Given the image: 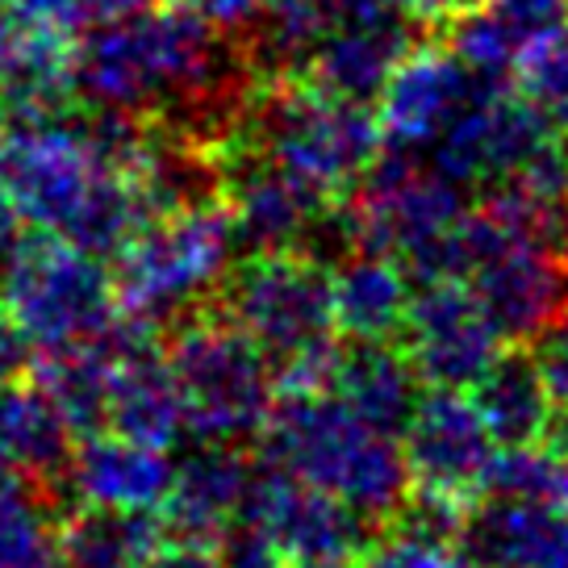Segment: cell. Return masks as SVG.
<instances>
[{
  "mask_svg": "<svg viewBox=\"0 0 568 568\" xmlns=\"http://www.w3.org/2000/svg\"><path fill=\"white\" fill-rule=\"evenodd\" d=\"M142 142L146 122L101 109H89L84 118L63 109L4 113L0 189L26 226L118 260L151 222L134 184Z\"/></svg>",
  "mask_w": 568,
  "mask_h": 568,
  "instance_id": "1",
  "label": "cell"
},
{
  "mask_svg": "<svg viewBox=\"0 0 568 568\" xmlns=\"http://www.w3.org/2000/svg\"><path fill=\"white\" fill-rule=\"evenodd\" d=\"M213 305L264 347L281 393L335 389V272L297 251H260L231 267Z\"/></svg>",
  "mask_w": 568,
  "mask_h": 568,
  "instance_id": "2",
  "label": "cell"
},
{
  "mask_svg": "<svg viewBox=\"0 0 568 568\" xmlns=\"http://www.w3.org/2000/svg\"><path fill=\"white\" fill-rule=\"evenodd\" d=\"M264 460L343 497L385 527L414 489L406 447L381 435L338 393H284L264 426Z\"/></svg>",
  "mask_w": 568,
  "mask_h": 568,
  "instance_id": "3",
  "label": "cell"
},
{
  "mask_svg": "<svg viewBox=\"0 0 568 568\" xmlns=\"http://www.w3.org/2000/svg\"><path fill=\"white\" fill-rule=\"evenodd\" d=\"M239 251L243 243L226 205L151 217L118 255V302L168 335L176 322L213 305Z\"/></svg>",
  "mask_w": 568,
  "mask_h": 568,
  "instance_id": "4",
  "label": "cell"
},
{
  "mask_svg": "<svg viewBox=\"0 0 568 568\" xmlns=\"http://www.w3.org/2000/svg\"><path fill=\"white\" fill-rule=\"evenodd\" d=\"M168 364L184 393L189 435L251 444L272 418L276 373L255 338L217 305H205L168 331Z\"/></svg>",
  "mask_w": 568,
  "mask_h": 568,
  "instance_id": "5",
  "label": "cell"
},
{
  "mask_svg": "<svg viewBox=\"0 0 568 568\" xmlns=\"http://www.w3.org/2000/svg\"><path fill=\"white\" fill-rule=\"evenodd\" d=\"M239 139L255 142L272 160L318 184L322 193H352L385 151L376 105L338 97L318 84H267Z\"/></svg>",
  "mask_w": 568,
  "mask_h": 568,
  "instance_id": "6",
  "label": "cell"
},
{
  "mask_svg": "<svg viewBox=\"0 0 568 568\" xmlns=\"http://www.w3.org/2000/svg\"><path fill=\"white\" fill-rule=\"evenodd\" d=\"M0 302L42 352L97 343L122 314L118 281L101 255L42 231L13 255L0 281Z\"/></svg>",
  "mask_w": 568,
  "mask_h": 568,
  "instance_id": "7",
  "label": "cell"
},
{
  "mask_svg": "<svg viewBox=\"0 0 568 568\" xmlns=\"http://www.w3.org/2000/svg\"><path fill=\"white\" fill-rule=\"evenodd\" d=\"M243 518L276 544L284 568H368L381 527L343 497L260 460Z\"/></svg>",
  "mask_w": 568,
  "mask_h": 568,
  "instance_id": "8",
  "label": "cell"
},
{
  "mask_svg": "<svg viewBox=\"0 0 568 568\" xmlns=\"http://www.w3.org/2000/svg\"><path fill=\"white\" fill-rule=\"evenodd\" d=\"M352 210L368 251L409 260L430 239L452 231L468 213V189L444 176L426 155L385 146L381 160L352 189Z\"/></svg>",
  "mask_w": 568,
  "mask_h": 568,
  "instance_id": "9",
  "label": "cell"
},
{
  "mask_svg": "<svg viewBox=\"0 0 568 568\" xmlns=\"http://www.w3.org/2000/svg\"><path fill=\"white\" fill-rule=\"evenodd\" d=\"M75 0H9L0 9V109L47 113L75 97Z\"/></svg>",
  "mask_w": 568,
  "mask_h": 568,
  "instance_id": "10",
  "label": "cell"
},
{
  "mask_svg": "<svg viewBox=\"0 0 568 568\" xmlns=\"http://www.w3.org/2000/svg\"><path fill=\"white\" fill-rule=\"evenodd\" d=\"M556 139L565 134H556L518 97L515 84H485L460 118L435 139L426 160L464 189H494Z\"/></svg>",
  "mask_w": 568,
  "mask_h": 568,
  "instance_id": "11",
  "label": "cell"
},
{
  "mask_svg": "<svg viewBox=\"0 0 568 568\" xmlns=\"http://www.w3.org/2000/svg\"><path fill=\"white\" fill-rule=\"evenodd\" d=\"M217 163H222V205L231 210L247 255L297 251L305 226L335 201L247 139L226 142L217 151Z\"/></svg>",
  "mask_w": 568,
  "mask_h": 568,
  "instance_id": "12",
  "label": "cell"
},
{
  "mask_svg": "<svg viewBox=\"0 0 568 568\" xmlns=\"http://www.w3.org/2000/svg\"><path fill=\"white\" fill-rule=\"evenodd\" d=\"M402 338L430 389H473L506 343L468 281L414 284Z\"/></svg>",
  "mask_w": 568,
  "mask_h": 568,
  "instance_id": "13",
  "label": "cell"
},
{
  "mask_svg": "<svg viewBox=\"0 0 568 568\" xmlns=\"http://www.w3.org/2000/svg\"><path fill=\"white\" fill-rule=\"evenodd\" d=\"M418 47V21L385 0H335L318 54L310 63V84L376 105L389 75Z\"/></svg>",
  "mask_w": 568,
  "mask_h": 568,
  "instance_id": "14",
  "label": "cell"
},
{
  "mask_svg": "<svg viewBox=\"0 0 568 568\" xmlns=\"http://www.w3.org/2000/svg\"><path fill=\"white\" fill-rule=\"evenodd\" d=\"M485 84H494V80H480L447 42L444 47H414L402 59V68L389 75L385 92L376 97L385 146L426 155Z\"/></svg>",
  "mask_w": 568,
  "mask_h": 568,
  "instance_id": "15",
  "label": "cell"
},
{
  "mask_svg": "<svg viewBox=\"0 0 568 568\" xmlns=\"http://www.w3.org/2000/svg\"><path fill=\"white\" fill-rule=\"evenodd\" d=\"M402 447L418 489L460 501L485 494V477L497 456L494 435L464 389H426L414 423L402 435Z\"/></svg>",
  "mask_w": 568,
  "mask_h": 568,
  "instance_id": "16",
  "label": "cell"
},
{
  "mask_svg": "<svg viewBox=\"0 0 568 568\" xmlns=\"http://www.w3.org/2000/svg\"><path fill=\"white\" fill-rule=\"evenodd\" d=\"M473 293L506 343H531L568 310V255L527 234L510 239L473 272Z\"/></svg>",
  "mask_w": 568,
  "mask_h": 568,
  "instance_id": "17",
  "label": "cell"
},
{
  "mask_svg": "<svg viewBox=\"0 0 568 568\" xmlns=\"http://www.w3.org/2000/svg\"><path fill=\"white\" fill-rule=\"evenodd\" d=\"M255 460L243 444L226 439H196L176 460V480L163 501V518L176 544L217 548L222 535L243 518Z\"/></svg>",
  "mask_w": 568,
  "mask_h": 568,
  "instance_id": "18",
  "label": "cell"
},
{
  "mask_svg": "<svg viewBox=\"0 0 568 568\" xmlns=\"http://www.w3.org/2000/svg\"><path fill=\"white\" fill-rule=\"evenodd\" d=\"M176 480V460L163 447L139 444L125 435H84L68 468V494L84 506L118 510H163Z\"/></svg>",
  "mask_w": 568,
  "mask_h": 568,
  "instance_id": "19",
  "label": "cell"
},
{
  "mask_svg": "<svg viewBox=\"0 0 568 568\" xmlns=\"http://www.w3.org/2000/svg\"><path fill=\"white\" fill-rule=\"evenodd\" d=\"M568 21V0H468L447 18V47L480 80L510 84L531 42Z\"/></svg>",
  "mask_w": 568,
  "mask_h": 568,
  "instance_id": "20",
  "label": "cell"
},
{
  "mask_svg": "<svg viewBox=\"0 0 568 568\" xmlns=\"http://www.w3.org/2000/svg\"><path fill=\"white\" fill-rule=\"evenodd\" d=\"M426 389L430 385L414 368L406 347H397V338H347L343 343L335 393L381 435H393V439L406 435Z\"/></svg>",
  "mask_w": 568,
  "mask_h": 568,
  "instance_id": "21",
  "label": "cell"
},
{
  "mask_svg": "<svg viewBox=\"0 0 568 568\" xmlns=\"http://www.w3.org/2000/svg\"><path fill=\"white\" fill-rule=\"evenodd\" d=\"M71 456V426L47 402V393L38 385L21 389L18 381H0V473L30 477L59 497Z\"/></svg>",
  "mask_w": 568,
  "mask_h": 568,
  "instance_id": "22",
  "label": "cell"
},
{
  "mask_svg": "<svg viewBox=\"0 0 568 568\" xmlns=\"http://www.w3.org/2000/svg\"><path fill=\"white\" fill-rule=\"evenodd\" d=\"M473 406L485 418L497 447H527L548 439L556 397L544 385L535 355L510 347V352H497V359L473 385Z\"/></svg>",
  "mask_w": 568,
  "mask_h": 568,
  "instance_id": "23",
  "label": "cell"
},
{
  "mask_svg": "<svg viewBox=\"0 0 568 568\" xmlns=\"http://www.w3.org/2000/svg\"><path fill=\"white\" fill-rule=\"evenodd\" d=\"M163 510H118V506H80L59 523L63 568H139L168 548Z\"/></svg>",
  "mask_w": 568,
  "mask_h": 568,
  "instance_id": "24",
  "label": "cell"
},
{
  "mask_svg": "<svg viewBox=\"0 0 568 568\" xmlns=\"http://www.w3.org/2000/svg\"><path fill=\"white\" fill-rule=\"evenodd\" d=\"M414 281L402 260L359 251L335 272V322L347 338H402Z\"/></svg>",
  "mask_w": 568,
  "mask_h": 568,
  "instance_id": "25",
  "label": "cell"
},
{
  "mask_svg": "<svg viewBox=\"0 0 568 568\" xmlns=\"http://www.w3.org/2000/svg\"><path fill=\"white\" fill-rule=\"evenodd\" d=\"M34 385L47 393L75 435H101L113 418V385H118V355L105 343H80L42 352L34 359Z\"/></svg>",
  "mask_w": 568,
  "mask_h": 568,
  "instance_id": "26",
  "label": "cell"
},
{
  "mask_svg": "<svg viewBox=\"0 0 568 568\" xmlns=\"http://www.w3.org/2000/svg\"><path fill=\"white\" fill-rule=\"evenodd\" d=\"M59 497L18 473H0V568H63Z\"/></svg>",
  "mask_w": 568,
  "mask_h": 568,
  "instance_id": "27",
  "label": "cell"
},
{
  "mask_svg": "<svg viewBox=\"0 0 568 568\" xmlns=\"http://www.w3.org/2000/svg\"><path fill=\"white\" fill-rule=\"evenodd\" d=\"M510 84L556 134L568 139V21L527 47Z\"/></svg>",
  "mask_w": 568,
  "mask_h": 568,
  "instance_id": "28",
  "label": "cell"
},
{
  "mask_svg": "<svg viewBox=\"0 0 568 568\" xmlns=\"http://www.w3.org/2000/svg\"><path fill=\"white\" fill-rule=\"evenodd\" d=\"M485 494L568 506V460L556 456L548 444L501 447L494 456V464H489Z\"/></svg>",
  "mask_w": 568,
  "mask_h": 568,
  "instance_id": "29",
  "label": "cell"
},
{
  "mask_svg": "<svg viewBox=\"0 0 568 568\" xmlns=\"http://www.w3.org/2000/svg\"><path fill=\"white\" fill-rule=\"evenodd\" d=\"M213 556H217V568H284L276 544L247 518H239L231 531L222 535Z\"/></svg>",
  "mask_w": 568,
  "mask_h": 568,
  "instance_id": "30",
  "label": "cell"
},
{
  "mask_svg": "<svg viewBox=\"0 0 568 568\" xmlns=\"http://www.w3.org/2000/svg\"><path fill=\"white\" fill-rule=\"evenodd\" d=\"M531 355L556 406H568V310L531 338Z\"/></svg>",
  "mask_w": 568,
  "mask_h": 568,
  "instance_id": "31",
  "label": "cell"
},
{
  "mask_svg": "<svg viewBox=\"0 0 568 568\" xmlns=\"http://www.w3.org/2000/svg\"><path fill=\"white\" fill-rule=\"evenodd\" d=\"M26 373H34V338L0 302V381H21Z\"/></svg>",
  "mask_w": 568,
  "mask_h": 568,
  "instance_id": "32",
  "label": "cell"
},
{
  "mask_svg": "<svg viewBox=\"0 0 568 568\" xmlns=\"http://www.w3.org/2000/svg\"><path fill=\"white\" fill-rule=\"evenodd\" d=\"M172 4L189 9L201 21H210V26L231 34V30H247L251 21L264 13L267 0H172Z\"/></svg>",
  "mask_w": 568,
  "mask_h": 568,
  "instance_id": "33",
  "label": "cell"
},
{
  "mask_svg": "<svg viewBox=\"0 0 568 568\" xmlns=\"http://www.w3.org/2000/svg\"><path fill=\"white\" fill-rule=\"evenodd\" d=\"M26 217L18 213V205L4 196V189H0V281H4V272H9V264H13V255L21 251V243H26Z\"/></svg>",
  "mask_w": 568,
  "mask_h": 568,
  "instance_id": "34",
  "label": "cell"
},
{
  "mask_svg": "<svg viewBox=\"0 0 568 568\" xmlns=\"http://www.w3.org/2000/svg\"><path fill=\"white\" fill-rule=\"evenodd\" d=\"M139 568H217V556H213V548H196V544H168V548H160L146 565Z\"/></svg>",
  "mask_w": 568,
  "mask_h": 568,
  "instance_id": "35",
  "label": "cell"
},
{
  "mask_svg": "<svg viewBox=\"0 0 568 568\" xmlns=\"http://www.w3.org/2000/svg\"><path fill=\"white\" fill-rule=\"evenodd\" d=\"M80 4V18L84 21H118V18H134L142 9H155L163 0H75Z\"/></svg>",
  "mask_w": 568,
  "mask_h": 568,
  "instance_id": "36",
  "label": "cell"
},
{
  "mask_svg": "<svg viewBox=\"0 0 568 568\" xmlns=\"http://www.w3.org/2000/svg\"><path fill=\"white\" fill-rule=\"evenodd\" d=\"M393 9H402L406 18H414L418 26H430V21H447L452 13H460L468 0H385Z\"/></svg>",
  "mask_w": 568,
  "mask_h": 568,
  "instance_id": "37",
  "label": "cell"
},
{
  "mask_svg": "<svg viewBox=\"0 0 568 568\" xmlns=\"http://www.w3.org/2000/svg\"><path fill=\"white\" fill-rule=\"evenodd\" d=\"M544 444H548L556 456H565L568 460V406H556L551 426H548V439H544Z\"/></svg>",
  "mask_w": 568,
  "mask_h": 568,
  "instance_id": "38",
  "label": "cell"
},
{
  "mask_svg": "<svg viewBox=\"0 0 568 568\" xmlns=\"http://www.w3.org/2000/svg\"><path fill=\"white\" fill-rule=\"evenodd\" d=\"M4 4H9V0H0V9H4Z\"/></svg>",
  "mask_w": 568,
  "mask_h": 568,
  "instance_id": "39",
  "label": "cell"
}]
</instances>
